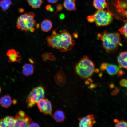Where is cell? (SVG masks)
<instances>
[{"label": "cell", "instance_id": "6da1fadb", "mask_svg": "<svg viewBox=\"0 0 127 127\" xmlns=\"http://www.w3.org/2000/svg\"><path fill=\"white\" fill-rule=\"evenodd\" d=\"M46 40L48 46L64 52L71 49L75 44V42L67 30H61L59 32L53 30L51 35L47 36Z\"/></svg>", "mask_w": 127, "mask_h": 127}, {"label": "cell", "instance_id": "7a4b0ae2", "mask_svg": "<svg viewBox=\"0 0 127 127\" xmlns=\"http://www.w3.org/2000/svg\"><path fill=\"white\" fill-rule=\"evenodd\" d=\"M97 36L102 42L103 48L108 53L116 52L122 46L120 35L117 32H109L104 31L98 34Z\"/></svg>", "mask_w": 127, "mask_h": 127}, {"label": "cell", "instance_id": "3957f363", "mask_svg": "<svg viewBox=\"0 0 127 127\" xmlns=\"http://www.w3.org/2000/svg\"><path fill=\"white\" fill-rule=\"evenodd\" d=\"M95 69L92 61L87 56L84 55L76 64L75 70L76 74L80 78L86 79L91 76Z\"/></svg>", "mask_w": 127, "mask_h": 127}, {"label": "cell", "instance_id": "277c9868", "mask_svg": "<svg viewBox=\"0 0 127 127\" xmlns=\"http://www.w3.org/2000/svg\"><path fill=\"white\" fill-rule=\"evenodd\" d=\"M35 14L32 12H29L22 14L19 16L16 23V26L19 30L25 32L35 31L36 22L34 19Z\"/></svg>", "mask_w": 127, "mask_h": 127}, {"label": "cell", "instance_id": "5b68a950", "mask_svg": "<svg viewBox=\"0 0 127 127\" xmlns=\"http://www.w3.org/2000/svg\"><path fill=\"white\" fill-rule=\"evenodd\" d=\"M45 93L44 87L42 85L33 87L26 97V102L28 108L32 107L40 100L44 98Z\"/></svg>", "mask_w": 127, "mask_h": 127}, {"label": "cell", "instance_id": "8992f818", "mask_svg": "<svg viewBox=\"0 0 127 127\" xmlns=\"http://www.w3.org/2000/svg\"><path fill=\"white\" fill-rule=\"evenodd\" d=\"M94 15L95 24L98 27L107 26L113 21V15L108 10H98Z\"/></svg>", "mask_w": 127, "mask_h": 127}, {"label": "cell", "instance_id": "52a82bcc", "mask_svg": "<svg viewBox=\"0 0 127 127\" xmlns=\"http://www.w3.org/2000/svg\"><path fill=\"white\" fill-rule=\"evenodd\" d=\"M16 121L15 127H29L33 121L26 113L23 111L20 110L14 117Z\"/></svg>", "mask_w": 127, "mask_h": 127}, {"label": "cell", "instance_id": "ba28073f", "mask_svg": "<svg viewBox=\"0 0 127 127\" xmlns=\"http://www.w3.org/2000/svg\"><path fill=\"white\" fill-rule=\"evenodd\" d=\"M40 111L45 115H49L52 117V108L51 102L47 99L44 98L37 103Z\"/></svg>", "mask_w": 127, "mask_h": 127}, {"label": "cell", "instance_id": "9c48e42d", "mask_svg": "<svg viewBox=\"0 0 127 127\" xmlns=\"http://www.w3.org/2000/svg\"><path fill=\"white\" fill-rule=\"evenodd\" d=\"M95 118L94 115H89L85 117L78 118L79 127H91L95 123Z\"/></svg>", "mask_w": 127, "mask_h": 127}, {"label": "cell", "instance_id": "30bf717a", "mask_svg": "<svg viewBox=\"0 0 127 127\" xmlns=\"http://www.w3.org/2000/svg\"><path fill=\"white\" fill-rule=\"evenodd\" d=\"M16 121L14 117L8 116L1 118L0 120V127H15Z\"/></svg>", "mask_w": 127, "mask_h": 127}, {"label": "cell", "instance_id": "8fae6325", "mask_svg": "<svg viewBox=\"0 0 127 127\" xmlns=\"http://www.w3.org/2000/svg\"><path fill=\"white\" fill-rule=\"evenodd\" d=\"M117 60L120 68L127 69V50L119 52Z\"/></svg>", "mask_w": 127, "mask_h": 127}, {"label": "cell", "instance_id": "7c38bea8", "mask_svg": "<svg viewBox=\"0 0 127 127\" xmlns=\"http://www.w3.org/2000/svg\"><path fill=\"white\" fill-rule=\"evenodd\" d=\"M7 55L10 61L12 62L20 63L21 62V57L18 52L14 49L9 50L7 53Z\"/></svg>", "mask_w": 127, "mask_h": 127}, {"label": "cell", "instance_id": "4fadbf2b", "mask_svg": "<svg viewBox=\"0 0 127 127\" xmlns=\"http://www.w3.org/2000/svg\"><path fill=\"white\" fill-rule=\"evenodd\" d=\"M56 83L58 85L62 86L66 83L65 75L63 71L61 70L59 71L56 74L54 77Z\"/></svg>", "mask_w": 127, "mask_h": 127}, {"label": "cell", "instance_id": "5bb4252c", "mask_svg": "<svg viewBox=\"0 0 127 127\" xmlns=\"http://www.w3.org/2000/svg\"><path fill=\"white\" fill-rule=\"evenodd\" d=\"M12 100L9 95H6L2 97L0 99V104L2 107L8 108L12 103Z\"/></svg>", "mask_w": 127, "mask_h": 127}, {"label": "cell", "instance_id": "9a60e30c", "mask_svg": "<svg viewBox=\"0 0 127 127\" xmlns=\"http://www.w3.org/2000/svg\"><path fill=\"white\" fill-rule=\"evenodd\" d=\"M22 73L25 76H28L33 74L34 68L33 65L30 64H25L22 67Z\"/></svg>", "mask_w": 127, "mask_h": 127}, {"label": "cell", "instance_id": "2e32d148", "mask_svg": "<svg viewBox=\"0 0 127 127\" xmlns=\"http://www.w3.org/2000/svg\"><path fill=\"white\" fill-rule=\"evenodd\" d=\"M64 6L65 8L69 11H75L77 8L75 0H64Z\"/></svg>", "mask_w": 127, "mask_h": 127}, {"label": "cell", "instance_id": "e0dca14e", "mask_svg": "<svg viewBox=\"0 0 127 127\" xmlns=\"http://www.w3.org/2000/svg\"><path fill=\"white\" fill-rule=\"evenodd\" d=\"M52 117L57 122H63L65 118L64 113L63 111L60 110H57L55 111L52 115Z\"/></svg>", "mask_w": 127, "mask_h": 127}, {"label": "cell", "instance_id": "ac0fdd59", "mask_svg": "<svg viewBox=\"0 0 127 127\" xmlns=\"http://www.w3.org/2000/svg\"><path fill=\"white\" fill-rule=\"evenodd\" d=\"M93 5L98 10H103L107 6L106 0H94Z\"/></svg>", "mask_w": 127, "mask_h": 127}, {"label": "cell", "instance_id": "d6986e66", "mask_svg": "<svg viewBox=\"0 0 127 127\" xmlns=\"http://www.w3.org/2000/svg\"><path fill=\"white\" fill-rule=\"evenodd\" d=\"M52 22L47 19L43 20L40 24L41 29L45 32H47L50 30L52 28Z\"/></svg>", "mask_w": 127, "mask_h": 127}, {"label": "cell", "instance_id": "ffe728a7", "mask_svg": "<svg viewBox=\"0 0 127 127\" xmlns=\"http://www.w3.org/2000/svg\"><path fill=\"white\" fill-rule=\"evenodd\" d=\"M120 69L119 67L115 65L107 64L106 70L109 75H113L117 74Z\"/></svg>", "mask_w": 127, "mask_h": 127}, {"label": "cell", "instance_id": "44dd1931", "mask_svg": "<svg viewBox=\"0 0 127 127\" xmlns=\"http://www.w3.org/2000/svg\"><path fill=\"white\" fill-rule=\"evenodd\" d=\"M29 5L34 8H39L43 3L42 0H26Z\"/></svg>", "mask_w": 127, "mask_h": 127}, {"label": "cell", "instance_id": "7402d4cb", "mask_svg": "<svg viewBox=\"0 0 127 127\" xmlns=\"http://www.w3.org/2000/svg\"><path fill=\"white\" fill-rule=\"evenodd\" d=\"M12 4L10 0H2L0 1V7L3 11L7 10Z\"/></svg>", "mask_w": 127, "mask_h": 127}, {"label": "cell", "instance_id": "603a6c76", "mask_svg": "<svg viewBox=\"0 0 127 127\" xmlns=\"http://www.w3.org/2000/svg\"><path fill=\"white\" fill-rule=\"evenodd\" d=\"M118 31L120 34L123 35L124 40L127 42V21L119 29Z\"/></svg>", "mask_w": 127, "mask_h": 127}, {"label": "cell", "instance_id": "cb8c5ba5", "mask_svg": "<svg viewBox=\"0 0 127 127\" xmlns=\"http://www.w3.org/2000/svg\"><path fill=\"white\" fill-rule=\"evenodd\" d=\"M42 58L44 61H46L48 60L54 61L55 58L52 53L46 52L43 54L42 55Z\"/></svg>", "mask_w": 127, "mask_h": 127}, {"label": "cell", "instance_id": "d4e9b609", "mask_svg": "<svg viewBox=\"0 0 127 127\" xmlns=\"http://www.w3.org/2000/svg\"><path fill=\"white\" fill-rule=\"evenodd\" d=\"M115 127H127V122L123 120L119 121V120L116 123Z\"/></svg>", "mask_w": 127, "mask_h": 127}, {"label": "cell", "instance_id": "484cf974", "mask_svg": "<svg viewBox=\"0 0 127 127\" xmlns=\"http://www.w3.org/2000/svg\"><path fill=\"white\" fill-rule=\"evenodd\" d=\"M88 21L90 23L95 22V19L94 14L88 16L87 17Z\"/></svg>", "mask_w": 127, "mask_h": 127}, {"label": "cell", "instance_id": "4316f807", "mask_svg": "<svg viewBox=\"0 0 127 127\" xmlns=\"http://www.w3.org/2000/svg\"><path fill=\"white\" fill-rule=\"evenodd\" d=\"M107 64L106 63H103L101 65L100 69V70L102 71H104L106 70Z\"/></svg>", "mask_w": 127, "mask_h": 127}, {"label": "cell", "instance_id": "83f0119b", "mask_svg": "<svg viewBox=\"0 0 127 127\" xmlns=\"http://www.w3.org/2000/svg\"><path fill=\"white\" fill-rule=\"evenodd\" d=\"M119 83L121 86L126 87L127 84V80L124 79H122L120 81Z\"/></svg>", "mask_w": 127, "mask_h": 127}, {"label": "cell", "instance_id": "f1b7e54d", "mask_svg": "<svg viewBox=\"0 0 127 127\" xmlns=\"http://www.w3.org/2000/svg\"><path fill=\"white\" fill-rule=\"evenodd\" d=\"M119 91V89L118 87H116L115 89L111 93V94L112 95H115L117 94Z\"/></svg>", "mask_w": 127, "mask_h": 127}, {"label": "cell", "instance_id": "f546056e", "mask_svg": "<svg viewBox=\"0 0 127 127\" xmlns=\"http://www.w3.org/2000/svg\"><path fill=\"white\" fill-rule=\"evenodd\" d=\"M63 9V6L60 4H58L57 6L56 9L57 12H58L61 10Z\"/></svg>", "mask_w": 127, "mask_h": 127}, {"label": "cell", "instance_id": "4dcf8cb0", "mask_svg": "<svg viewBox=\"0 0 127 127\" xmlns=\"http://www.w3.org/2000/svg\"><path fill=\"white\" fill-rule=\"evenodd\" d=\"M125 73V72L124 71L120 69L117 73V76H121L124 74Z\"/></svg>", "mask_w": 127, "mask_h": 127}, {"label": "cell", "instance_id": "1f68e13d", "mask_svg": "<svg viewBox=\"0 0 127 127\" xmlns=\"http://www.w3.org/2000/svg\"><path fill=\"white\" fill-rule=\"evenodd\" d=\"M39 125L37 123L32 122L30 124L29 127H39Z\"/></svg>", "mask_w": 127, "mask_h": 127}, {"label": "cell", "instance_id": "d6a6232c", "mask_svg": "<svg viewBox=\"0 0 127 127\" xmlns=\"http://www.w3.org/2000/svg\"><path fill=\"white\" fill-rule=\"evenodd\" d=\"M59 0H47V1L50 3L54 4L56 3Z\"/></svg>", "mask_w": 127, "mask_h": 127}, {"label": "cell", "instance_id": "836d02e7", "mask_svg": "<svg viewBox=\"0 0 127 127\" xmlns=\"http://www.w3.org/2000/svg\"><path fill=\"white\" fill-rule=\"evenodd\" d=\"M65 17V16L63 14H61L60 15L59 17L61 19H64Z\"/></svg>", "mask_w": 127, "mask_h": 127}, {"label": "cell", "instance_id": "e575fe53", "mask_svg": "<svg viewBox=\"0 0 127 127\" xmlns=\"http://www.w3.org/2000/svg\"><path fill=\"white\" fill-rule=\"evenodd\" d=\"M24 10L23 8H20L18 9V11L20 13H22L24 11Z\"/></svg>", "mask_w": 127, "mask_h": 127}, {"label": "cell", "instance_id": "d590c367", "mask_svg": "<svg viewBox=\"0 0 127 127\" xmlns=\"http://www.w3.org/2000/svg\"><path fill=\"white\" fill-rule=\"evenodd\" d=\"M17 103V101L16 100L13 99L12 100V104H15Z\"/></svg>", "mask_w": 127, "mask_h": 127}, {"label": "cell", "instance_id": "8d00e7d4", "mask_svg": "<svg viewBox=\"0 0 127 127\" xmlns=\"http://www.w3.org/2000/svg\"><path fill=\"white\" fill-rule=\"evenodd\" d=\"M51 7V6L50 5H48L46 6V8L47 10H48Z\"/></svg>", "mask_w": 127, "mask_h": 127}, {"label": "cell", "instance_id": "74e56055", "mask_svg": "<svg viewBox=\"0 0 127 127\" xmlns=\"http://www.w3.org/2000/svg\"><path fill=\"white\" fill-rule=\"evenodd\" d=\"M48 10L49 11L51 12H52L53 11V8L51 6Z\"/></svg>", "mask_w": 127, "mask_h": 127}, {"label": "cell", "instance_id": "f35d334b", "mask_svg": "<svg viewBox=\"0 0 127 127\" xmlns=\"http://www.w3.org/2000/svg\"><path fill=\"white\" fill-rule=\"evenodd\" d=\"M110 87L111 88H112L114 87V86L113 84H111L110 85Z\"/></svg>", "mask_w": 127, "mask_h": 127}, {"label": "cell", "instance_id": "ab89813d", "mask_svg": "<svg viewBox=\"0 0 127 127\" xmlns=\"http://www.w3.org/2000/svg\"><path fill=\"white\" fill-rule=\"evenodd\" d=\"M1 87H0V93L1 92Z\"/></svg>", "mask_w": 127, "mask_h": 127}, {"label": "cell", "instance_id": "60d3db41", "mask_svg": "<svg viewBox=\"0 0 127 127\" xmlns=\"http://www.w3.org/2000/svg\"><path fill=\"white\" fill-rule=\"evenodd\" d=\"M127 86H126V87L127 88Z\"/></svg>", "mask_w": 127, "mask_h": 127}, {"label": "cell", "instance_id": "b9f144b4", "mask_svg": "<svg viewBox=\"0 0 127 127\" xmlns=\"http://www.w3.org/2000/svg\"></svg>", "mask_w": 127, "mask_h": 127}]
</instances>
